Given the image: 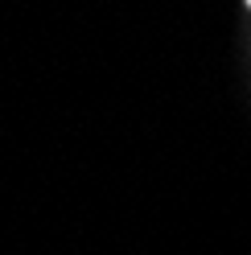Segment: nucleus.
<instances>
[{
    "label": "nucleus",
    "instance_id": "obj_1",
    "mask_svg": "<svg viewBox=\"0 0 251 255\" xmlns=\"http://www.w3.org/2000/svg\"><path fill=\"white\" fill-rule=\"evenodd\" d=\"M247 4H251V0H247Z\"/></svg>",
    "mask_w": 251,
    "mask_h": 255
}]
</instances>
